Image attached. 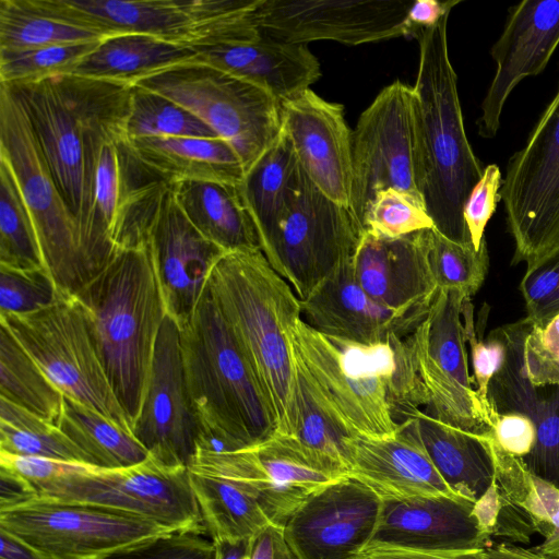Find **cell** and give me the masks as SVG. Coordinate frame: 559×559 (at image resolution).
Segmentation results:
<instances>
[{"instance_id": "obj_1", "label": "cell", "mask_w": 559, "mask_h": 559, "mask_svg": "<svg viewBox=\"0 0 559 559\" xmlns=\"http://www.w3.org/2000/svg\"><path fill=\"white\" fill-rule=\"evenodd\" d=\"M407 337L360 344L299 319L290 341L297 370L345 427L356 436L385 438L400 427L396 415L425 407Z\"/></svg>"}, {"instance_id": "obj_2", "label": "cell", "mask_w": 559, "mask_h": 559, "mask_svg": "<svg viewBox=\"0 0 559 559\" xmlns=\"http://www.w3.org/2000/svg\"><path fill=\"white\" fill-rule=\"evenodd\" d=\"M207 288L274 409L277 433L294 436L298 373L290 335L301 319L299 298L261 250L226 252Z\"/></svg>"}, {"instance_id": "obj_3", "label": "cell", "mask_w": 559, "mask_h": 559, "mask_svg": "<svg viewBox=\"0 0 559 559\" xmlns=\"http://www.w3.org/2000/svg\"><path fill=\"white\" fill-rule=\"evenodd\" d=\"M449 15L415 37L419 43L413 86L416 180L435 228L452 240L471 242L463 210L484 168L464 128L457 78L449 56Z\"/></svg>"}, {"instance_id": "obj_4", "label": "cell", "mask_w": 559, "mask_h": 559, "mask_svg": "<svg viewBox=\"0 0 559 559\" xmlns=\"http://www.w3.org/2000/svg\"><path fill=\"white\" fill-rule=\"evenodd\" d=\"M180 338L187 389L201 426L195 450H248L273 438L274 409L207 287Z\"/></svg>"}, {"instance_id": "obj_5", "label": "cell", "mask_w": 559, "mask_h": 559, "mask_svg": "<svg viewBox=\"0 0 559 559\" xmlns=\"http://www.w3.org/2000/svg\"><path fill=\"white\" fill-rule=\"evenodd\" d=\"M74 297L132 426L143 401L158 332L167 316L147 245L117 249L105 267Z\"/></svg>"}, {"instance_id": "obj_6", "label": "cell", "mask_w": 559, "mask_h": 559, "mask_svg": "<svg viewBox=\"0 0 559 559\" xmlns=\"http://www.w3.org/2000/svg\"><path fill=\"white\" fill-rule=\"evenodd\" d=\"M0 467L22 478L36 497L94 506L155 522L175 533L205 534L189 468L152 457L120 468L0 452Z\"/></svg>"}, {"instance_id": "obj_7", "label": "cell", "mask_w": 559, "mask_h": 559, "mask_svg": "<svg viewBox=\"0 0 559 559\" xmlns=\"http://www.w3.org/2000/svg\"><path fill=\"white\" fill-rule=\"evenodd\" d=\"M262 0H29L37 11L104 37L142 34L192 49L253 36Z\"/></svg>"}, {"instance_id": "obj_8", "label": "cell", "mask_w": 559, "mask_h": 559, "mask_svg": "<svg viewBox=\"0 0 559 559\" xmlns=\"http://www.w3.org/2000/svg\"><path fill=\"white\" fill-rule=\"evenodd\" d=\"M0 157L10 165L38 235L46 269L74 295L93 277L79 226L50 171L26 111L12 88L0 83Z\"/></svg>"}, {"instance_id": "obj_9", "label": "cell", "mask_w": 559, "mask_h": 559, "mask_svg": "<svg viewBox=\"0 0 559 559\" xmlns=\"http://www.w3.org/2000/svg\"><path fill=\"white\" fill-rule=\"evenodd\" d=\"M133 85L160 94L199 117L236 151L245 174L282 131V103L277 98L198 60L165 69Z\"/></svg>"}, {"instance_id": "obj_10", "label": "cell", "mask_w": 559, "mask_h": 559, "mask_svg": "<svg viewBox=\"0 0 559 559\" xmlns=\"http://www.w3.org/2000/svg\"><path fill=\"white\" fill-rule=\"evenodd\" d=\"M0 528L49 559L124 557L175 533L128 513L36 496L0 509Z\"/></svg>"}, {"instance_id": "obj_11", "label": "cell", "mask_w": 559, "mask_h": 559, "mask_svg": "<svg viewBox=\"0 0 559 559\" xmlns=\"http://www.w3.org/2000/svg\"><path fill=\"white\" fill-rule=\"evenodd\" d=\"M20 345L62 392L99 412L124 430L132 426L94 343L85 313L74 295L29 314L0 316Z\"/></svg>"}, {"instance_id": "obj_12", "label": "cell", "mask_w": 559, "mask_h": 559, "mask_svg": "<svg viewBox=\"0 0 559 559\" xmlns=\"http://www.w3.org/2000/svg\"><path fill=\"white\" fill-rule=\"evenodd\" d=\"M500 195L514 243L512 265L527 270L559 250V88L509 159Z\"/></svg>"}, {"instance_id": "obj_13", "label": "cell", "mask_w": 559, "mask_h": 559, "mask_svg": "<svg viewBox=\"0 0 559 559\" xmlns=\"http://www.w3.org/2000/svg\"><path fill=\"white\" fill-rule=\"evenodd\" d=\"M466 297L457 289H438L407 342L425 412L459 429L485 435L492 425L468 371L462 316Z\"/></svg>"}, {"instance_id": "obj_14", "label": "cell", "mask_w": 559, "mask_h": 559, "mask_svg": "<svg viewBox=\"0 0 559 559\" xmlns=\"http://www.w3.org/2000/svg\"><path fill=\"white\" fill-rule=\"evenodd\" d=\"M360 235L348 207L323 194L301 170L264 255L301 301L353 257Z\"/></svg>"}, {"instance_id": "obj_15", "label": "cell", "mask_w": 559, "mask_h": 559, "mask_svg": "<svg viewBox=\"0 0 559 559\" xmlns=\"http://www.w3.org/2000/svg\"><path fill=\"white\" fill-rule=\"evenodd\" d=\"M388 188L421 198L416 180L413 87L399 80L377 95L352 132L348 210L361 233L368 206Z\"/></svg>"}, {"instance_id": "obj_16", "label": "cell", "mask_w": 559, "mask_h": 559, "mask_svg": "<svg viewBox=\"0 0 559 559\" xmlns=\"http://www.w3.org/2000/svg\"><path fill=\"white\" fill-rule=\"evenodd\" d=\"M200 433L186 383L180 328L166 316L132 435L159 464L188 467Z\"/></svg>"}, {"instance_id": "obj_17", "label": "cell", "mask_w": 559, "mask_h": 559, "mask_svg": "<svg viewBox=\"0 0 559 559\" xmlns=\"http://www.w3.org/2000/svg\"><path fill=\"white\" fill-rule=\"evenodd\" d=\"M411 0H262L253 24L283 41L356 46L405 36Z\"/></svg>"}, {"instance_id": "obj_18", "label": "cell", "mask_w": 559, "mask_h": 559, "mask_svg": "<svg viewBox=\"0 0 559 559\" xmlns=\"http://www.w3.org/2000/svg\"><path fill=\"white\" fill-rule=\"evenodd\" d=\"M381 507L373 489L347 475L311 493L284 534L301 559H357L376 533Z\"/></svg>"}, {"instance_id": "obj_19", "label": "cell", "mask_w": 559, "mask_h": 559, "mask_svg": "<svg viewBox=\"0 0 559 559\" xmlns=\"http://www.w3.org/2000/svg\"><path fill=\"white\" fill-rule=\"evenodd\" d=\"M166 313L181 329L193 316L213 267L226 253L207 240L176 202L173 183L163 192L146 240Z\"/></svg>"}, {"instance_id": "obj_20", "label": "cell", "mask_w": 559, "mask_h": 559, "mask_svg": "<svg viewBox=\"0 0 559 559\" xmlns=\"http://www.w3.org/2000/svg\"><path fill=\"white\" fill-rule=\"evenodd\" d=\"M7 85L20 98L50 171L80 228L87 214L88 191L83 121L75 102L60 75Z\"/></svg>"}, {"instance_id": "obj_21", "label": "cell", "mask_w": 559, "mask_h": 559, "mask_svg": "<svg viewBox=\"0 0 559 559\" xmlns=\"http://www.w3.org/2000/svg\"><path fill=\"white\" fill-rule=\"evenodd\" d=\"M282 132L308 179L332 201L348 207L352 132L343 106L307 88L282 103Z\"/></svg>"}, {"instance_id": "obj_22", "label": "cell", "mask_w": 559, "mask_h": 559, "mask_svg": "<svg viewBox=\"0 0 559 559\" xmlns=\"http://www.w3.org/2000/svg\"><path fill=\"white\" fill-rule=\"evenodd\" d=\"M559 46V0H524L509 16L490 55L496 72L481 102L478 133L495 138L504 104L525 78L542 73Z\"/></svg>"}, {"instance_id": "obj_23", "label": "cell", "mask_w": 559, "mask_h": 559, "mask_svg": "<svg viewBox=\"0 0 559 559\" xmlns=\"http://www.w3.org/2000/svg\"><path fill=\"white\" fill-rule=\"evenodd\" d=\"M301 319L314 330L360 344L406 338L430 307L394 310L371 298L357 282L352 258L328 276L305 300Z\"/></svg>"}, {"instance_id": "obj_24", "label": "cell", "mask_w": 559, "mask_h": 559, "mask_svg": "<svg viewBox=\"0 0 559 559\" xmlns=\"http://www.w3.org/2000/svg\"><path fill=\"white\" fill-rule=\"evenodd\" d=\"M474 503L445 495L382 499L378 526L368 546L437 551L485 549L489 538L473 513Z\"/></svg>"}, {"instance_id": "obj_25", "label": "cell", "mask_w": 559, "mask_h": 559, "mask_svg": "<svg viewBox=\"0 0 559 559\" xmlns=\"http://www.w3.org/2000/svg\"><path fill=\"white\" fill-rule=\"evenodd\" d=\"M354 275L379 304L394 310L430 307L438 286L429 263L428 229L400 238L364 230L352 257Z\"/></svg>"}, {"instance_id": "obj_26", "label": "cell", "mask_w": 559, "mask_h": 559, "mask_svg": "<svg viewBox=\"0 0 559 559\" xmlns=\"http://www.w3.org/2000/svg\"><path fill=\"white\" fill-rule=\"evenodd\" d=\"M348 475L368 485L381 499L456 496L432 464L411 418L403 419L390 437L355 436Z\"/></svg>"}, {"instance_id": "obj_27", "label": "cell", "mask_w": 559, "mask_h": 559, "mask_svg": "<svg viewBox=\"0 0 559 559\" xmlns=\"http://www.w3.org/2000/svg\"><path fill=\"white\" fill-rule=\"evenodd\" d=\"M198 61L261 87L281 103L300 94L321 76L320 62L307 45L253 36L198 49Z\"/></svg>"}, {"instance_id": "obj_28", "label": "cell", "mask_w": 559, "mask_h": 559, "mask_svg": "<svg viewBox=\"0 0 559 559\" xmlns=\"http://www.w3.org/2000/svg\"><path fill=\"white\" fill-rule=\"evenodd\" d=\"M252 451L267 478L257 500L270 523L283 528L311 493L348 475L344 465L293 436L276 433Z\"/></svg>"}, {"instance_id": "obj_29", "label": "cell", "mask_w": 559, "mask_h": 559, "mask_svg": "<svg viewBox=\"0 0 559 559\" xmlns=\"http://www.w3.org/2000/svg\"><path fill=\"white\" fill-rule=\"evenodd\" d=\"M411 418L436 469L459 497L476 502L495 478V465L487 436L468 432L429 415L424 409L408 411Z\"/></svg>"}, {"instance_id": "obj_30", "label": "cell", "mask_w": 559, "mask_h": 559, "mask_svg": "<svg viewBox=\"0 0 559 559\" xmlns=\"http://www.w3.org/2000/svg\"><path fill=\"white\" fill-rule=\"evenodd\" d=\"M173 191L191 224L225 252L261 250L239 185L181 180L173 183Z\"/></svg>"}, {"instance_id": "obj_31", "label": "cell", "mask_w": 559, "mask_h": 559, "mask_svg": "<svg viewBox=\"0 0 559 559\" xmlns=\"http://www.w3.org/2000/svg\"><path fill=\"white\" fill-rule=\"evenodd\" d=\"M129 142L170 183L201 180L240 185L245 176L239 155L219 138L148 136Z\"/></svg>"}, {"instance_id": "obj_32", "label": "cell", "mask_w": 559, "mask_h": 559, "mask_svg": "<svg viewBox=\"0 0 559 559\" xmlns=\"http://www.w3.org/2000/svg\"><path fill=\"white\" fill-rule=\"evenodd\" d=\"M195 49L150 35L120 34L104 38L72 74L133 85L174 66L198 60Z\"/></svg>"}, {"instance_id": "obj_33", "label": "cell", "mask_w": 559, "mask_h": 559, "mask_svg": "<svg viewBox=\"0 0 559 559\" xmlns=\"http://www.w3.org/2000/svg\"><path fill=\"white\" fill-rule=\"evenodd\" d=\"M300 171L292 145L281 131L275 142L246 171L239 185L257 226L263 254L272 247Z\"/></svg>"}, {"instance_id": "obj_34", "label": "cell", "mask_w": 559, "mask_h": 559, "mask_svg": "<svg viewBox=\"0 0 559 559\" xmlns=\"http://www.w3.org/2000/svg\"><path fill=\"white\" fill-rule=\"evenodd\" d=\"M188 468L205 534L213 543L250 539L271 524L242 483Z\"/></svg>"}, {"instance_id": "obj_35", "label": "cell", "mask_w": 559, "mask_h": 559, "mask_svg": "<svg viewBox=\"0 0 559 559\" xmlns=\"http://www.w3.org/2000/svg\"><path fill=\"white\" fill-rule=\"evenodd\" d=\"M126 135L111 134L102 143L92 186L87 215L79 228L81 248L94 276L116 252L111 229L117 215L120 189V155L118 142Z\"/></svg>"}, {"instance_id": "obj_36", "label": "cell", "mask_w": 559, "mask_h": 559, "mask_svg": "<svg viewBox=\"0 0 559 559\" xmlns=\"http://www.w3.org/2000/svg\"><path fill=\"white\" fill-rule=\"evenodd\" d=\"M57 426L94 466L128 467L148 457L147 451L132 433L94 408L66 395Z\"/></svg>"}, {"instance_id": "obj_37", "label": "cell", "mask_w": 559, "mask_h": 559, "mask_svg": "<svg viewBox=\"0 0 559 559\" xmlns=\"http://www.w3.org/2000/svg\"><path fill=\"white\" fill-rule=\"evenodd\" d=\"M493 465L495 480L503 499L523 511L534 531L545 539L559 535V488L532 473L522 457L503 451L487 436Z\"/></svg>"}, {"instance_id": "obj_38", "label": "cell", "mask_w": 559, "mask_h": 559, "mask_svg": "<svg viewBox=\"0 0 559 559\" xmlns=\"http://www.w3.org/2000/svg\"><path fill=\"white\" fill-rule=\"evenodd\" d=\"M0 397L57 426L62 392L0 323Z\"/></svg>"}, {"instance_id": "obj_39", "label": "cell", "mask_w": 559, "mask_h": 559, "mask_svg": "<svg viewBox=\"0 0 559 559\" xmlns=\"http://www.w3.org/2000/svg\"><path fill=\"white\" fill-rule=\"evenodd\" d=\"M0 452L91 464L58 426L0 397Z\"/></svg>"}, {"instance_id": "obj_40", "label": "cell", "mask_w": 559, "mask_h": 559, "mask_svg": "<svg viewBox=\"0 0 559 559\" xmlns=\"http://www.w3.org/2000/svg\"><path fill=\"white\" fill-rule=\"evenodd\" d=\"M103 35L48 16L27 0H0V50L103 40Z\"/></svg>"}, {"instance_id": "obj_41", "label": "cell", "mask_w": 559, "mask_h": 559, "mask_svg": "<svg viewBox=\"0 0 559 559\" xmlns=\"http://www.w3.org/2000/svg\"><path fill=\"white\" fill-rule=\"evenodd\" d=\"M0 265L45 266L38 235L10 165L0 157Z\"/></svg>"}, {"instance_id": "obj_42", "label": "cell", "mask_w": 559, "mask_h": 559, "mask_svg": "<svg viewBox=\"0 0 559 559\" xmlns=\"http://www.w3.org/2000/svg\"><path fill=\"white\" fill-rule=\"evenodd\" d=\"M128 139L148 136L218 138L199 117L174 100L132 85Z\"/></svg>"}, {"instance_id": "obj_43", "label": "cell", "mask_w": 559, "mask_h": 559, "mask_svg": "<svg viewBox=\"0 0 559 559\" xmlns=\"http://www.w3.org/2000/svg\"><path fill=\"white\" fill-rule=\"evenodd\" d=\"M428 246L430 269L438 289H457L472 298L488 273L486 241L476 250L471 242L452 240L431 228L428 229Z\"/></svg>"}, {"instance_id": "obj_44", "label": "cell", "mask_w": 559, "mask_h": 559, "mask_svg": "<svg viewBox=\"0 0 559 559\" xmlns=\"http://www.w3.org/2000/svg\"><path fill=\"white\" fill-rule=\"evenodd\" d=\"M298 373V418L293 437L349 471L352 440L356 436L328 408L306 379Z\"/></svg>"}, {"instance_id": "obj_45", "label": "cell", "mask_w": 559, "mask_h": 559, "mask_svg": "<svg viewBox=\"0 0 559 559\" xmlns=\"http://www.w3.org/2000/svg\"><path fill=\"white\" fill-rule=\"evenodd\" d=\"M100 41L62 44L20 51L0 50V82L16 84L71 74Z\"/></svg>"}, {"instance_id": "obj_46", "label": "cell", "mask_w": 559, "mask_h": 559, "mask_svg": "<svg viewBox=\"0 0 559 559\" xmlns=\"http://www.w3.org/2000/svg\"><path fill=\"white\" fill-rule=\"evenodd\" d=\"M435 228L423 199L395 188L379 191L368 206L364 230L385 238H400Z\"/></svg>"}, {"instance_id": "obj_47", "label": "cell", "mask_w": 559, "mask_h": 559, "mask_svg": "<svg viewBox=\"0 0 559 559\" xmlns=\"http://www.w3.org/2000/svg\"><path fill=\"white\" fill-rule=\"evenodd\" d=\"M64 294L46 267L22 270L0 265V316L39 311Z\"/></svg>"}, {"instance_id": "obj_48", "label": "cell", "mask_w": 559, "mask_h": 559, "mask_svg": "<svg viewBox=\"0 0 559 559\" xmlns=\"http://www.w3.org/2000/svg\"><path fill=\"white\" fill-rule=\"evenodd\" d=\"M473 304L471 297L463 302V323L466 343L469 344L473 380L477 395L491 421L496 415L488 401V388L492 378L502 368L507 356V342L503 326L493 329L486 338L479 336L474 324Z\"/></svg>"}, {"instance_id": "obj_49", "label": "cell", "mask_w": 559, "mask_h": 559, "mask_svg": "<svg viewBox=\"0 0 559 559\" xmlns=\"http://www.w3.org/2000/svg\"><path fill=\"white\" fill-rule=\"evenodd\" d=\"M534 424L536 442L522 460L532 473L559 488V385L543 397Z\"/></svg>"}, {"instance_id": "obj_50", "label": "cell", "mask_w": 559, "mask_h": 559, "mask_svg": "<svg viewBox=\"0 0 559 559\" xmlns=\"http://www.w3.org/2000/svg\"><path fill=\"white\" fill-rule=\"evenodd\" d=\"M520 290L533 324L544 325L559 313V250L525 270Z\"/></svg>"}, {"instance_id": "obj_51", "label": "cell", "mask_w": 559, "mask_h": 559, "mask_svg": "<svg viewBox=\"0 0 559 559\" xmlns=\"http://www.w3.org/2000/svg\"><path fill=\"white\" fill-rule=\"evenodd\" d=\"M523 370L537 389L559 385V313L544 325L533 324L524 341Z\"/></svg>"}, {"instance_id": "obj_52", "label": "cell", "mask_w": 559, "mask_h": 559, "mask_svg": "<svg viewBox=\"0 0 559 559\" xmlns=\"http://www.w3.org/2000/svg\"><path fill=\"white\" fill-rule=\"evenodd\" d=\"M502 175L498 165L489 164L483 169L480 179L469 193L464 205L463 217L472 245L479 250L486 241L485 228L501 201Z\"/></svg>"}, {"instance_id": "obj_53", "label": "cell", "mask_w": 559, "mask_h": 559, "mask_svg": "<svg viewBox=\"0 0 559 559\" xmlns=\"http://www.w3.org/2000/svg\"><path fill=\"white\" fill-rule=\"evenodd\" d=\"M215 556L214 543L195 533H174L131 555L132 559H215Z\"/></svg>"}, {"instance_id": "obj_54", "label": "cell", "mask_w": 559, "mask_h": 559, "mask_svg": "<svg viewBox=\"0 0 559 559\" xmlns=\"http://www.w3.org/2000/svg\"><path fill=\"white\" fill-rule=\"evenodd\" d=\"M493 438L507 453L525 457L536 442V426L533 419L521 413H497L492 418Z\"/></svg>"}, {"instance_id": "obj_55", "label": "cell", "mask_w": 559, "mask_h": 559, "mask_svg": "<svg viewBox=\"0 0 559 559\" xmlns=\"http://www.w3.org/2000/svg\"><path fill=\"white\" fill-rule=\"evenodd\" d=\"M357 559H488L486 549L437 551L391 546H367Z\"/></svg>"}, {"instance_id": "obj_56", "label": "cell", "mask_w": 559, "mask_h": 559, "mask_svg": "<svg viewBox=\"0 0 559 559\" xmlns=\"http://www.w3.org/2000/svg\"><path fill=\"white\" fill-rule=\"evenodd\" d=\"M248 559H301L285 537L284 528L269 524L249 540Z\"/></svg>"}, {"instance_id": "obj_57", "label": "cell", "mask_w": 559, "mask_h": 559, "mask_svg": "<svg viewBox=\"0 0 559 559\" xmlns=\"http://www.w3.org/2000/svg\"><path fill=\"white\" fill-rule=\"evenodd\" d=\"M460 2V0L413 1L404 21L405 36L416 37L420 31L435 26Z\"/></svg>"}, {"instance_id": "obj_58", "label": "cell", "mask_w": 559, "mask_h": 559, "mask_svg": "<svg viewBox=\"0 0 559 559\" xmlns=\"http://www.w3.org/2000/svg\"><path fill=\"white\" fill-rule=\"evenodd\" d=\"M502 502V497L493 478L488 490L474 503L473 513L483 533L488 538L495 535Z\"/></svg>"}, {"instance_id": "obj_59", "label": "cell", "mask_w": 559, "mask_h": 559, "mask_svg": "<svg viewBox=\"0 0 559 559\" xmlns=\"http://www.w3.org/2000/svg\"><path fill=\"white\" fill-rule=\"evenodd\" d=\"M0 559H49L11 533L0 528Z\"/></svg>"}, {"instance_id": "obj_60", "label": "cell", "mask_w": 559, "mask_h": 559, "mask_svg": "<svg viewBox=\"0 0 559 559\" xmlns=\"http://www.w3.org/2000/svg\"><path fill=\"white\" fill-rule=\"evenodd\" d=\"M488 559H551L534 549H525L510 544H499L487 550Z\"/></svg>"}, {"instance_id": "obj_61", "label": "cell", "mask_w": 559, "mask_h": 559, "mask_svg": "<svg viewBox=\"0 0 559 559\" xmlns=\"http://www.w3.org/2000/svg\"><path fill=\"white\" fill-rule=\"evenodd\" d=\"M249 540L214 543L216 549L215 559H248Z\"/></svg>"}, {"instance_id": "obj_62", "label": "cell", "mask_w": 559, "mask_h": 559, "mask_svg": "<svg viewBox=\"0 0 559 559\" xmlns=\"http://www.w3.org/2000/svg\"><path fill=\"white\" fill-rule=\"evenodd\" d=\"M535 551L551 559H559V535L545 539V542L533 548Z\"/></svg>"}]
</instances>
